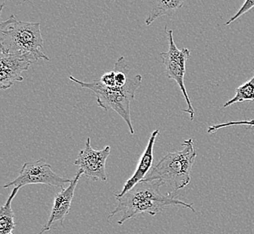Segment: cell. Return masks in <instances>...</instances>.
Wrapping results in <instances>:
<instances>
[{
    "label": "cell",
    "instance_id": "cell-12",
    "mask_svg": "<svg viewBox=\"0 0 254 234\" xmlns=\"http://www.w3.org/2000/svg\"><path fill=\"white\" fill-rule=\"evenodd\" d=\"M183 5H184V1H181V0H172V1L159 0V1H156L153 5L150 15L147 17L145 24L146 25H152L157 18H159L161 16L174 14L177 10L180 9Z\"/></svg>",
    "mask_w": 254,
    "mask_h": 234
},
{
    "label": "cell",
    "instance_id": "cell-13",
    "mask_svg": "<svg viewBox=\"0 0 254 234\" xmlns=\"http://www.w3.org/2000/svg\"><path fill=\"white\" fill-rule=\"evenodd\" d=\"M245 101L254 102V75L249 81L245 82L236 88L235 97L225 103L224 108H228L235 103H242Z\"/></svg>",
    "mask_w": 254,
    "mask_h": 234
},
{
    "label": "cell",
    "instance_id": "cell-9",
    "mask_svg": "<svg viewBox=\"0 0 254 234\" xmlns=\"http://www.w3.org/2000/svg\"><path fill=\"white\" fill-rule=\"evenodd\" d=\"M82 175H83V171L78 170L71 183L68 184V187L62 189L60 193L55 195L49 220L43 227L40 234H42L45 232H48L53 225L57 222L64 225V219L70 210V205L72 203L76 186L78 185L79 178Z\"/></svg>",
    "mask_w": 254,
    "mask_h": 234
},
{
    "label": "cell",
    "instance_id": "cell-1",
    "mask_svg": "<svg viewBox=\"0 0 254 234\" xmlns=\"http://www.w3.org/2000/svg\"><path fill=\"white\" fill-rule=\"evenodd\" d=\"M161 186L157 182L142 181L126 195L116 197L118 206L110 213L108 221L118 213H122L118 222V225H122L127 220L136 218L139 215L148 214L155 216L167 208L174 206H182L195 213V210L190 204L179 200L174 195H163L160 191Z\"/></svg>",
    "mask_w": 254,
    "mask_h": 234
},
{
    "label": "cell",
    "instance_id": "cell-7",
    "mask_svg": "<svg viewBox=\"0 0 254 234\" xmlns=\"http://www.w3.org/2000/svg\"><path fill=\"white\" fill-rule=\"evenodd\" d=\"M111 148L106 146L102 150H94L91 147V140L88 137L85 147L78 152L74 164L78 170L83 171V174L88 178L95 181H107L106 161L110 155Z\"/></svg>",
    "mask_w": 254,
    "mask_h": 234
},
{
    "label": "cell",
    "instance_id": "cell-5",
    "mask_svg": "<svg viewBox=\"0 0 254 234\" xmlns=\"http://www.w3.org/2000/svg\"><path fill=\"white\" fill-rule=\"evenodd\" d=\"M165 34L169 38V49L166 53H161L160 56L165 66L167 78L175 80L179 85L188 104V108L184 109L183 112L188 113L190 117V120H193L195 117V110L191 104L190 98L184 83L186 62L188 58L190 57V51L187 48L180 50L177 47L173 39V31L167 30V25H165Z\"/></svg>",
    "mask_w": 254,
    "mask_h": 234
},
{
    "label": "cell",
    "instance_id": "cell-11",
    "mask_svg": "<svg viewBox=\"0 0 254 234\" xmlns=\"http://www.w3.org/2000/svg\"><path fill=\"white\" fill-rule=\"evenodd\" d=\"M18 190V187H14L5 205L0 208V234H15V214L12 209V201Z\"/></svg>",
    "mask_w": 254,
    "mask_h": 234
},
{
    "label": "cell",
    "instance_id": "cell-10",
    "mask_svg": "<svg viewBox=\"0 0 254 234\" xmlns=\"http://www.w3.org/2000/svg\"><path fill=\"white\" fill-rule=\"evenodd\" d=\"M159 134H160V131L158 129L154 130L151 133L146 149L143 151L142 157L140 158L136 171H134L133 175L127 181V183L123 187L122 191L119 194L115 195L116 197L126 195L128 191L132 189L138 183L142 182L145 178L147 174L152 170V163H153V148L155 144V140Z\"/></svg>",
    "mask_w": 254,
    "mask_h": 234
},
{
    "label": "cell",
    "instance_id": "cell-8",
    "mask_svg": "<svg viewBox=\"0 0 254 234\" xmlns=\"http://www.w3.org/2000/svg\"><path fill=\"white\" fill-rule=\"evenodd\" d=\"M35 60L29 55H13L0 52V88L5 90L15 82H22V73L29 69Z\"/></svg>",
    "mask_w": 254,
    "mask_h": 234
},
{
    "label": "cell",
    "instance_id": "cell-15",
    "mask_svg": "<svg viewBox=\"0 0 254 234\" xmlns=\"http://www.w3.org/2000/svg\"><path fill=\"white\" fill-rule=\"evenodd\" d=\"M254 7V0H247V1H245L243 6L240 8L239 11H238L232 18H230V19L228 20V22L225 23V25H229L230 24H232V23L235 22V20L237 19V18H239L240 16L245 15V13L249 12L250 10L253 9Z\"/></svg>",
    "mask_w": 254,
    "mask_h": 234
},
{
    "label": "cell",
    "instance_id": "cell-3",
    "mask_svg": "<svg viewBox=\"0 0 254 234\" xmlns=\"http://www.w3.org/2000/svg\"><path fill=\"white\" fill-rule=\"evenodd\" d=\"M182 146L184 147L182 151H171L162 157L142 181L168 185L169 195H174L177 191L189 185L196 151L192 139L184 141Z\"/></svg>",
    "mask_w": 254,
    "mask_h": 234
},
{
    "label": "cell",
    "instance_id": "cell-6",
    "mask_svg": "<svg viewBox=\"0 0 254 234\" xmlns=\"http://www.w3.org/2000/svg\"><path fill=\"white\" fill-rule=\"evenodd\" d=\"M72 179L61 176L55 173L52 166L44 159H39L34 162H26L22 167L18 176L4 185L5 188L10 186L21 188L26 185L44 184L60 187L64 189L65 184H70Z\"/></svg>",
    "mask_w": 254,
    "mask_h": 234
},
{
    "label": "cell",
    "instance_id": "cell-16",
    "mask_svg": "<svg viewBox=\"0 0 254 234\" xmlns=\"http://www.w3.org/2000/svg\"><path fill=\"white\" fill-rule=\"evenodd\" d=\"M99 80L103 85L107 86L108 88H114L116 87V73L114 70L108 71L107 73L104 74Z\"/></svg>",
    "mask_w": 254,
    "mask_h": 234
},
{
    "label": "cell",
    "instance_id": "cell-2",
    "mask_svg": "<svg viewBox=\"0 0 254 234\" xmlns=\"http://www.w3.org/2000/svg\"><path fill=\"white\" fill-rule=\"evenodd\" d=\"M43 45L40 23L18 21L14 15L0 23V52L29 55L35 61H50L51 58L44 54Z\"/></svg>",
    "mask_w": 254,
    "mask_h": 234
},
{
    "label": "cell",
    "instance_id": "cell-4",
    "mask_svg": "<svg viewBox=\"0 0 254 234\" xmlns=\"http://www.w3.org/2000/svg\"><path fill=\"white\" fill-rule=\"evenodd\" d=\"M68 78L75 83L78 84L81 88H87L92 91L97 97V102L99 108H103L106 111L112 109L115 112L118 113L127 122L130 133L132 135L134 134L130 115V104L134 98V94L137 89L140 88L142 84V77L141 75L138 74L132 78H129L127 85L123 88H108L103 85L99 79H96L92 82H84L72 76H69Z\"/></svg>",
    "mask_w": 254,
    "mask_h": 234
},
{
    "label": "cell",
    "instance_id": "cell-14",
    "mask_svg": "<svg viewBox=\"0 0 254 234\" xmlns=\"http://www.w3.org/2000/svg\"><path fill=\"white\" fill-rule=\"evenodd\" d=\"M235 125H246V126L254 127V120H245V121H240V122H222L219 124H215L207 128V132L208 133H212V132H216L218 130H220L222 128H225V127L235 126Z\"/></svg>",
    "mask_w": 254,
    "mask_h": 234
}]
</instances>
